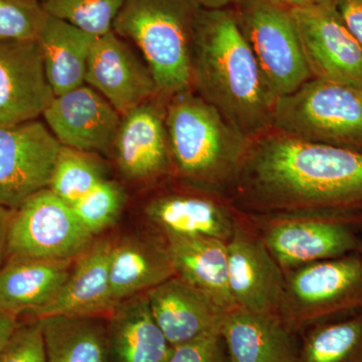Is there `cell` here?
Wrapping results in <instances>:
<instances>
[{
  "mask_svg": "<svg viewBox=\"0 0 362 362\" xmlns=\"http://www.w3.org/2000/svg\"><path fill=\"white\" fill-rule=\"evenodd\" d=\"M232 192L252 214L362 218V151L273 129L252 140Z\"/></svg>",
  "mask_w": 362,
  "mask_h": 362,
  "instance_id": "cell-1",
  "label": "cell"
},
{
  "mask_svg": "<svg viewBox=\"0 0 362 362\" xmlns=\"http://www.w3.org/2000/svg\"><path fill=\"white\" fill-rule=\"evenodd\" d=\"M192 89L252 140L272 129L277 97L232 8L204 9L190 54Z\"/></svg>",
  "mask_w": 362,
  "mask_h": 362,
  "instance_id": "cell-2",
  "label": "cell"
},
{
  "mask_svg": "<svg viewBox=\"0 0 362 362\" xmlns=\"http://www.w3.org/2000/svg\"><path fill=\"white\" fill-rule=\"evenodd\" d=\"M165 124L176 175L207 192L232 188L250 138L192 89L168 98Z\"/></svg>",
  "mask_w": 362,
  "mask_h": 362,
  "instance_id": "cell-3",
  "label": "cell"
},
{
  "mask_svg": "<svg viewBox=\"0 0 362 362\" xmlns=\"http://www.w3.org/2000/svg\"><path fill=\"white\" fill-rule=\"evenodd\" d=\"M201 11L195 0H123L113 30L137 45L159 97L192 89L190 54Z\"/></svg>",
  "mask_w": 362,
  "mask_h": 362,
  "instance_id": "cell-4",
  "label": "cell"
},
{
  "mask_svg": "<svg viewBox=\"0 0 362 362\" xmlns=\"http://www.w3.org/2000/svg\"><path fill=\"white\" fill-rule=\"evenodd\" d=\"M272 129L304 141L362 151V89L311 78L276 100Z\"/></svg>",
  "mask_w": 362,
  "mask_h": 362,
  "instance_id": "cell-5",
  "label": "cell"
},
{
  "mask_svg": "<svg viewBox=\"0 0 362 362\" xmlns=\"http://www.w3.org/2000/svg\"><path fill=\"white\" fill-rule=\"evenodd\" d=\"M362 311V259L358 254L316 262L285 273L279 315L301 333L341 314Z\"/></svg>",
  "mask_w": 362,
  "mask_h": 362,
  "instance_id": "cell-6",
  "label": "cell"
},
{
  "mask_svg": "<svg viewBox=\"0 0 362 362\" xmlns=\"http://www.w3.org/2000/svg\"><path fill=\"white\" fill-rule=\"evenodd\" d=\"M230 8L277 99L310 80L290 9L274 0H239Z\"/></svg>",
  "mask_w": 362,
  "mask_h": 362,
  "instance_id": "cell-7",
  "label": "cell"
},
{
  "mask_svg": "<svg viewBox=\"0 0 362 362\" xmlns=\"http://www.w3.org/2000/svg\"><path fill=\"white\" fill-rule=\"evenodd\" d=\"M94 240L70 204L45 188L11 211L6 261L75 259Z\"/></svg>",
  "mask_w": 362,
  "mask_h": 362,
  "instance_id": "cell-8",
  "label": "cell"
},
{
  "mask_svg": "<svg viewBox=\"0 0 362 362\" xmlns=\"http://www.w3.org/2000/svg\"><path fill=\"white\" fill-rule=\"evenodd\" d=\"M255 228L284 273L357 252L351 221L314 214H252Z\"/></svg>",
  "mask_w": 362,
  "mask_h": 362,
  "instance_id": "cell-9",
  "label": "cell"
},
{
  "mask_svg": "<svg viewBox=\"0 0 362 362\" xmlns=\"http://www.w3.org/2000/svg\"><path fill=\"white\" fill-rule=\"evenodd\" d=\"M61 147L39 119L0 127V206L18 209L49 188Z\"/></svg>",
  "mask_w": 362,
  "mask_h": 362,
  "instance_id": "cell-10",
  "label": "cell"
},
{
  "mask_svg": "<svg viewBox=\"0 0 362 362\" xmlns=\"http://www.w3.org/2000/svg\"><path fill=\"white\" fill-rule=\"evenodd\" d=\"M291 11L311 77L362 89V47L337 7Z\"/></svg>",
  "mask_w": 362,
  "mask_h": 362,
  "instance_id": "cell-11",
  "label": "cell"
},
{
  "mask_svg": "<svg viewBox=\"0 0 362 362\" xmlns=\"http://www.w3.org/2000/svg\"><path fill=\"white\" fill-rule=\"evenodd\" d=\"M226 252L228 285L237 306L279 314L285 273L255 228L240 220Z\"/></svg>",
  "mask_w": 362,
  "mask_h": 362,
  "instance_id": "cell-12",
  "label": "cell"
},
{
  "mask_svg": "<svg viewBox=\"0 0 362 362\" xmlns=\"http://www.w3.org/2000/svg\"><path fill=\"white\" fill-rule=\"evenodd\" d=\"M163 99L152 98L121 116L112 153L127 180L146 182L173 170Z\"/></svg>",
  "mask_w": 362,
  "mask_h": 362,
  "instance_id": "cell-13",
  "label": "cell"
},
{
  "mask_svg": "<svg viewBox=\"0 0 362 362\" xmlns=\"http://www.w3.org/2000/svg\"><path fill=\"white\" fill-rule=\"evenodd\" d=\"M54 96L35 40H0V127L37 120Z\"/></svg>",
  "mask_w": 362,
  "mask_h": 362,
  "instance_id": "cell-14",
  "label": "cell"
},
{
  "mask_svg": "<svg viewBox=\"0 0 362 362\" xmlns=\"http://www.w3.org/2000/svg\"><path fill=\"white\" fill-rule=\"evenodd\" d=\"M42 117L62 146L93 154L112 152L121 122L120 113L87 84L54 97Z\"/></svg>",
  "mask_w": 362,
  "mask_h": 362,
  "instance_id": "cell-15",
  "label": "cell"
},
{
  "mask_svg": "<svg viewBox=\"0 0 362 362\" xmlns=\"http://www.w3.org/2000/svg\"><path fill=\"white\" fill-rule=\"evenodd\" d=\"M86 84L101 94L121 116L159 96L148 66L136 56L128 40L114 30L93 42Z\"/></svg>",
  "mask_w": 362,
  "mask_h": 362,
  "instance_id": "cell-16",
  "label": "cell"
},
{
  "mask_svg": "<svg viewBox=\"0 0 362 362\" xmlns=\"http://www.w3.org/2000/svg\"><path fill=\"white\" fill-rule=\"evenodd\" d=\"M144 214L164 238H211L226 243L242 220L226 201L187 192L159 195L147 204Z\"/></svg>",
  "mask_w": 362,
  "mask_h": 362,
  "instance_id": "cell-17",
  "label": "cell"
},
{
  "mask_svg": "<svg viewBox=\"0 0 362 362\" xmlns=\"http://www.w3.org/2000/svg\"><path fill=\"white\" fill-rule=\"evenodd\" d=\"M113 242L95 239L74 259L70 275L56 298L30 318L49 316L107 317L112 301L109 266Z\"/></svg>",
  "mask_w": 362,
  "mask_h": 362,
  "instance_id": "cell-18",
  "label": "cell"
},
{
  "mask_svg": "<svg viewBox=\"0 0 362 362\" xmlns=\"http://www.w3.org/2000/svg\"><path fill=\"white\" fill-rule=\"evenodd\" d=\"M230 362H296L300 343L279 314L235 306L221 325Z\"/></svg>",
  "mask_w": 362,
  "mask_h": 362,
  "instance_id": "cell-19",
  "label": "cell"
},
{
  "mask_svg": "<svg viewBox=\"0 0 362 362\" xmlns=\"http://www.w3.org/2000/svg\"><path fill=\"white\" fill-rule=\"evenodd\" d=\"M146 295L152 315L173 347L221 329L225 312L176 276Z\"/></svg>",
  "mask_w": 362,
  "mask_h": 362,
  "instance_id": "cell-20",
  "label": "cell"
},
{
  "mask_svg": "<svg viewBox=\"0 0 362 362\" xmlns=\"http://www.w3.org/2000/svg\"><path fill=\"white\" fill-rule=\"evenodd\" d=\"M109 362H165L169 344L146 293L124 300L106 317Z\"/></svg>",
  "mask_w": 362,
  "mask_h": 362,
  "instance_id": "cell-21",
  "label": "cell"
},
{
  "mask_svg": "<svg viewBox=\"0 0 362 362\" xmlns=\"http://www.w3.org/2000/svg\"><path fill=\"white\" fill-rule=\"evenodd\" d=\"M176 277L185 281L221 310L237 306L228 285L226 243L211 238H165Z\"/></svg>",
  "mask_w": 362,
  "mask_h": 362,
  "instance_id": "cell-22",
  "label": "cell"
},
{
  "mask_svg": "<svg viewBox=\"0 0 362 362\" xmlns=\"http://www.w3.org/2000/svg\"><path fill=\"white\" fill-rule=\"evenodd\" d=\"M74 259H13L0 268V311L30 318L51 303L70 275Z\"/></svg>",
  "mask_w": 362,
  "mask_h": 362,
  "instance_id": "cell-23",
  "label": "cell"
},
{
  "mask_svg": "<svg viewBox=\"0 0 362 362\" xmlns=\"http://www.w3.org/2000/svg\"><path fill=\"white\" fill-rule=\"evenodd\" d=\"M175 275L165 244L139 237L113 242L109 279L115 306L128 298L146 293Z\"/></svg>",
  "mask_w": 362,
  "mask_h": 362,
  "instance_id": "cell-24",
  "label": "cell"
},
{
  "mask_svg": "<svg viewBox=\"0 0 362 362\" xmlns=\"http://www.w3.org/2000/svg\"><path fill=\"white\" fill-rule=\"evenodd\" d=\"M96 37L47 13L37 42L54 96L86 84L88 59Z\"/></svg>",
  "mask_w": 362,
  "mask_h": 362,
  "instance_id": "cell-25",
  "label": "cell"
},
{
  "mask_svg": "<svg viewBox=\"0 0 362 362\" xmlns=\"http://www.w3.org/2000/svg\"><path fill=\"white\" fill-rule=\"evenodd\" d=\"M47 362H109L106 317L39 319Z\"/></svg>",
  "mask_w": 362,
  "mask_h": 362,
  "instance_id": "cell-26",
  "label": "cell"
},
{
  "mask_svg": "<svg viewBox=\"0 0 362 362\" xmlns=\"http://www.w3.org/2000/svg\"><path fill=\"white\" fill-rule=\"evenodd\" d=\"M296 362H362V311L308 328Z\"/></svg>",
  "mask_w": 362,
  "mask_h": 362,
  "instance_id": "cell-27",
  "label": "cell"
},
{
  "mask_svg": "<svg viewBox=\"0 0 362 362\" xmlns=\"http://www.w3.org/2000/svg\"><path fill=\"white\" fill-rule=\"evenodd\" d=\"M104 178L96 154L62 146L49 189L71 206Z\"/></svg>",
  "mask_w": 362,
  "mask_h": 362,
  "instance_id": "cell-28",
  "label": "cell"
},
{
  "mask_svg": "<svg viewBox=\"0 0 362 362\" xmlns=\"http://www.w3.org/2000/svg\"><path fill=\"white\" fill-rule=\"evenodd\" d=\"M45 13L101 37L113 30L123 0H40Z\"/></svg>",
  "mask_w": 362,
  "mask_h": 362,
  "instance_id": "cell-29",
  "label": "cell"
},
{
  "mask_svg": "<svg viewBox=\"0 0 362 362\" xmlns=\"http://www.w3.org/2000/svg\"><path fill=\"white\" fill-rule=\"evenodd\" d=\"M125 201L123 188L105 177L71 207L86 230L96 237L115 225Z\"/></svg>",
  "mask_w": 362,
  "mask_h": 362,
  "instance_id": "cell-30",
  "label": "cell"
},
{
  "mask_svg": "<svg viewBox=\"0 0 362 362\" xmlns=\"http://www.w3.org/2000/svg\"><path fill=\"white\" fill-rule=\"evenodd\" d=\"M45 16L40 0H0V40H37Z\"/></svg>",
  "mask_w": 362,
  "mask_h": 362,
  "instance_id": "cell-31",
  "label": "cell"
},
{
  "mask_svg": "<svg viewBox=\"0 0 362 362\" xmlns=\"http://www.w3.org/2000/svg\"><path fill=\"white\" fill-rule=\"evenodd\" d=\"M0 362H47L39 319H20L13 334L0 349Z\"/></svg>",
  "mask_w": 362,
  "mask_h": 362,
  "instance_id": "cell-32",
  "label": "cell"
},
{
  "mask_svg": "<svg viewBox=\"0 0 362 362\" xmlns=\"http://www.w3.org/2000/svg\"><path fill=\"white\" fill-rule=\"evenodd\" d=\"M165 362H230L221 331L173 346Z\"/></svg>",
  "mask_w": 362,
  "mask_h": 362,
  "instance_id": "cell-33",
  "label": "cell"
},
{
  "mask_svg": "<svg viewBox=\"0 0 362 362\" xmlns=\"http://www.w3.org/2000/svg\"><path fill=\"white\" fill-rule=\"evenodd\" d=\"M340 18L362 47V0H337Z\"/></svg>",
  "mask_w": 362,
  "mask_h": 362,
  "instance_id": "cell-34",
  "label": "cell"
},
{
  "mask_svg": "<svg viewBox=\"0 0 362 362\" xmlns=\"http://www.w3.org/2000/svg\"><path fill=\"white\" fill-rule=\"evenodd\" d=\"M274 1L290 11L315 8V7H337V0H274Z\"/></svg>",
  "mask_w": 362,
  "mask_h": 362,
  "instance_id": "cell-35",
  "label": "cell"
},
{
  "mask_svg": "<svg viewBox=\"0 0 362 362\" xmlns=\"http://www.w3.org/2000/svg\"><path fill=\"white\" fill-rule=\"evenodd\" d=\"M13 209L0 206V268L6 262L7 230Z\"/></svg>",
  "mask_w": 362,
  "mask_h": 362,
  "instance_id": "cell-36",
  "label": "cell"
},
{
  "mask_svg": "<svg viewBox=\"0 0 362 362\" xmlns=\"http://www.w3.org/2000/svg\"><path fill=\"white\" fill-rule=\"evenodd\" d=\"M20 322L18 317L6 312L0 311V349L4 346L9 337Z\"/></svg>",
  "mask_w": 362,
  "mask_h": 362,
  "instance_id": "cell-37",
  "label": "cell"
},
{
  "mask_svg": "<svg viewBox=\"0 0 362 362\" xmlns=\"http://www.w3.org/2000/svg\"><path fill=\"white\" fill-rule=\"evenodd\" d=\"M239 0H195L197 4L204 9L230 8Z\"/></svg>",
  "mask_w": 362,
  "mask_h": 362,
  "instance_id": "cell-38",
  "label": "cell"
},
{
  "mask_svg": "<svg viewBox=\"0 0 362 362\" xmlns=\"http://www.w3.org/2000/svg\"><path fill=\"white\" fill-rule=\"evenodd\" d=\"M357 254H358L362 259V242H361V245H359L358 250H357Z\"/></svg>",
  "mask_w": 362,
  "mask_h": 362,
  "instance_id": "cell-39",
  "label": "cell"
},
{
  "mask_svg": "<svg viewBox=\"0 0 362 362\" xmlns=\"http://www.w3.org/2000/svg\"></svg>",
  "mask_w": 362,
  "mask_h": 362,
  "instance_id": "cell-40",
  "label": "cell"
}]
</instances>
